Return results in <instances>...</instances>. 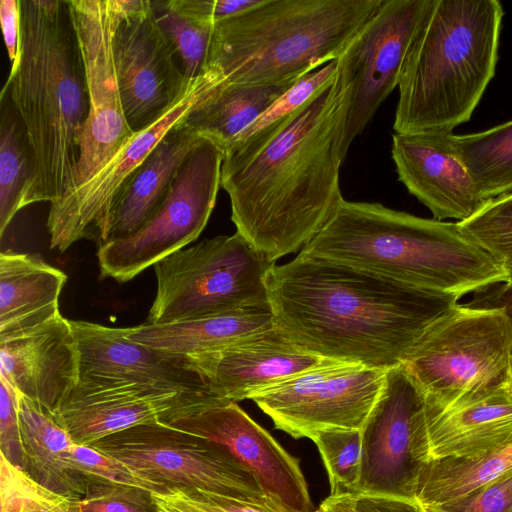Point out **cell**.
<instances>
[{"mask_svg": "<svg viewBox=\"0 0 512 512\" xmlns=\"http://www.w3.org/2000/svg\"><path fill=\"white\" fill-rule=\"evenodd\" d=\"M196 359L214 393L235 403L330 361L301 349L276 326Z\"/></svg>", "mask_w": 512, "mask_h": 512, "instance_id": "603a6c76", "label": "cell"}, {"mask_svg": "<svg viewBox=\"0 0 512 512\" xmlns=\"http://www.w3.org/2000/svg\"><path fill=\"white\" fill-rule=\"evenodd\" d=\"M161 423L225 447L258 479L266 495L292 512H315L299 460L237 403L201 402L166 415Z\"/></svg>", "mask_w": 512, "mask_h": 512, "instance_id": "9a60e30c", "label": "cell"}, {"mask_svg": "<svg viewBox=\"0 0 512 512\" xmlns=\"http://www.w3.org/2000/svg\"><path fill=\"white\" fill-rule=\"evenodd\" d=\"M24 127L34 180L25 205L70 189L89 113L84 67L67 1L21 0L20 46L3 87Z\"/></svg>", "mask_w": 512, "mask_h": 512, "instance_id": "3957f363", "label": "cell"}, {"mask_svg": "<svg viewBox=\"0 0 512 512\" xmlns=\"http://www.w3.org/2000/svg\"><path fill=\"white\" fill-rule=\"evenodd\" d=\"M275 327L270 307L241 309L166 324L128 328L127 336L140 344L190 357L224 350Z\"/></svg>", "mask_w": 512, "mask_h": 512, "instance_id": "484cf974", "label": "cell"}, {"mask_svg": "<svg viewBox=\"0 0 512 512\" xmlns=\"http://www.w3.org/2000/svg\"><path fill=\"white\" fill-rule=\"evenodd\" d=\"M0 377L54 415L79 380V349L69 320L55 319L0 341Z\"/></svg>", "mask_w": 512, "mask_h": 512, "instance_id": "44dd1931", "label": "cell"}, {"mask_svg": "<svg viewBox=\"0 0 512 512\" xmlns=\"http://www.w3.org/2000/svg\"><path fill=\"white\" fill-rule=\"evenodd\" d=\"M89 445L167 492L201 489L282 505L225 447L161 422L133 426Z\"/></svg>", "mask_w": 512, "mask_h": 512, "instance_id": "9c48e42d", "label": "cell"}, {"mask_svg": "<svg viewBox=\"0 0 512 512\" xmlns=\"http://www.w3.org/2000/svg\"><path fill=\"white\" fill-rule=\"evenodd\" d=\"M184 14L215 24L257 6L262 0H172Z\"/></svg>", "mask_w": 512, "mask_h": 512, "instance_id": "60d3db41", "label": "cell"}, {"mask_svg": "<svg viewBox=\"0 0 512 512\" xmlns=\"http://www.w3.org/2000/svg\"><path fill=\"white\" fill-rule=\"evenodd\" d=\"M0 458V512H69L71 499L48 490Z\"/></svg>", "mask_w": 512, "mask_h": 512, "instance_id": "e575fe53", "label": "cell"}, {"mask_svg": "<svg viewBox=\"0 0 512 512\" xmlns=\"http://www.w3.org/2000/svg\"><path fill=\"white\" fill-rule=\"evenodd\" d=\"M512 441V390L448 403L425 399L413 437V458L421 464L474 457Z\"/></svg>", "mask_w": 512, "mask_h": 512, "instance_id": "d6986e66", "label": "cell"}, {"mask_svg": "<svg viewBox=\"0 0 512 512\" xmlns=\"http://www.w3.org/2000/svg\"><path fill=\"white\" fill-rule=\"evenodd\" d=\"M267 292L275 326L298 347L384 371L460 299L301 254L271 268Z\"/></svg>", "mask_w": 512, "mask_h": 512, "instance_id": "7a4b0ae2", "label": "cell"}, {"mask_svg": "<svg viewBox=\"0 0 512 512\" xmlns=\"http://www.w3.org/2000/svg\"><path fill=\"white\" fill-rule=\"evenodd\" d=\"M315 512H319L318 508L316 509V511H315Z\"/></svg>", "mask_w": 512, "mask_h": 512, "instance_id": "7dc6e473", "label": "cell"}, {"mask_svg": "<svg viewBox=\"0 0 512 512\" xmlns=\"http://www.w3.org/2000/svg\"><path fill=\"white\" fill-rule=\"evenodd\" d=\"M223 158L222 149L203 138L180 166L152 217L132 235L99 246L101 277L127 282L196 240L216 203Z\"/></svg>", "mask_w": 512, "mask_h": 512, "instance_id": "30bf717a", "label": "cell"}, {"mask_svg": "<svg viewBox=\"0 0 512 512\" xmlns=\"http://www.w3.org/2000/svg\"><path fill=\"white\" fill-rule=\"evenodd\" d=\"M381 3L262 0L214 24L207 68L227 83H295L336 60Z\"/></svg>", "mask_w": 512, "mask_h": 512, "instance_id": "8992f818", "label": "cell"}, {"mask_svg": "<svg viewBox=\"0 0 512 512\" xmlns=\"http://www.w3.org/2000/svg\"><path fill=\"white\" fill-rule=\"evenodd\" d=\"M504 11L497 0H433L398 84L395 133H452L494 77Z\"/></svg>", "mask_w": 512, "mask_h": 512, "instance_id": "5b68a950", "label": "cell"}, {"mask_svg": "<svg viewBox=\"0 0 512 512\" xmlns=\"http://www.w3.org/2000/svg\"><path fill=\"white\" fill-rule=\"evenodd\" d=\"M512 473V441L484 454L433 461L418 466L410 499L441 505L465 498Z\"/></svg>", "mask_w": 512, "mask_h": 512, "instance_id": "f1b7e54d", "label": "cell"}, {"mask_svg": "<svg viewBox=\"0 0 512 512\" xmlns=\"http://www.w3.org/2000/svg\"><path fill=\"white\" fill-rule=\"evenodd\" d=\"M310 439L316 444L326 467L330 496L356 494L361 474V430H325Z\"/></svg>", "mask_w": 512, "mask_h": 512, "instance_id": "d6a6232c", "label": "cell"}, {"mask_svg": "<svg viewBox=\"0 0 512 512\" xmlns=\"http://www.w3.org/2000/svg\"><path fill=\"white\" fill-rule=\"evenodd\" d=\"M215 401L225 400L143 386L75 387L53 416L76 444L89 445L133 426L160 422L184 406Z\"/></svg>", "mask_w": 512, "mask_h": 512, "instance_id": "7402d4cb", "label": "cell"}, {"mask_svg": "<svg viewBox=\"0 0 512 512\" xmlns=\"http://www.w3.org/2000/svg\"><path fill=\"white\" fill-rule=\"evenodd\" d=\"M319 512H357L350 495L329 496L318 507Z\"/></svg>", "mask_w": 512, "mask_h": 512, "instance_id": "f6af8a7d", "label": "cell"}, {"mask_svg": "<svg viewBox=\"0 0 512 512\" xmlns=\"http://www.w3.org/2000/svg\"><path fill=\"white\" fill-rule=\"evenodd\" d=\"M417 508L418 512H512V473L457 501L417 504Z\"/></svg>", "mask_w": 512, "mask_h": 512, "instance_id": "f35d334b", "label": "cell"}, {"mask_svg": "<svg viewBox=\"0 0 512 512\" xmlns=\"http://www.w3.org/2000/svg\"><path fill=\"white\" fill-rule=\"evenodd\" d=\"M0 22L7 53L13 64L19 55L21 0L0 1Z\"/></svg>", "mask_w": 512, "mask_h": 512, "instance_id": "b9f144b4", "label": "cell"}, {"mask_svg": "<svg viewBox=\"0 0 512 512\" xmlns=\"http://www.w3.org/2000/svg\"><path fill=\"white\" fill-rule=\"evenodd\" d=\"M402 366L434 403L512 390V321L501 308L456 303L429 326Z\"/></svg>", "mask_w": 512, "mask_h": 512, "instance_id": "52a82bcc", "label": "cell"}, {"mask_svg": "<svg viewBox=\"0 0 512 512\" xmlns=\"http://www.w3.org/2000/svg\"><path fill=\"white\" fill-rule=\"evenodd\" d=\"M335 78L289 116L224 152L221 187L236 232L271 262L301 250L344 200V106Z\"/></svg>", "mask_w": 512, "mask_h": 512, "instance_id": "6da1fadb", "label": "cell"}, {"mask_svg": "<svg viewBox=\"0 0 512 512\" xmlns=\"http://www.w3.org/2000/svg\"><path fill=\"white\" fill-rule=\"evenodd\" d=\"M223 82L215 70L207 68L158 120L134 132L91 178L52 203L47 220L50 248L64 252L84 238L97 240L99 246L105 243L111 210L124 184L163 137Z\"/></svg>", "mask_w": 512, "mask_h": 512, "instance_id": "7c38bea8", "label": "cell"}, {"mask_svg": "<svg viewBox=\"0 0 512 512\" xmlns=\"http://www.w3.org/2000/svg\"><path fill=\"white\" fill-rule=\"evenodd\" d=\"M357 512H418L414 500L382 494L350 495Z\"/></svg>", "mask_w": 512, "mask_h": 512, "instance_id": "7bdbcfd3", "label": "cell"}, {"mask_svg": "<svg viewBox=\"0 0 512 512\" xmlns=\"http://www.w3.org/2000/svg\"><path fill=\"white\" fill-rule=\"evenodd\" d=\"M153 497L161 512H292L282 505L230 497L201 489L153 492Z\"/></svg>", "mask_w": 512, "mask_h": 512, "instance_id": "8d00e7d4", "label": "cell"}, {"mask_svg": "<svg viewBox=\"0 0 512 512\" xmlns=\"http://www.w3.org/2000/svg\"><path fill=\"white\" fill-rule=\"evenodd\" d=\"M478 307H494L505 310L512 321V283H504L469 303Z\"/></svg>", "mask_w": 512, "mask_h": 512, "instance_id": "ee69618b", "label": "cell"}, {"mask_svg": "<svg viewBox=\"0 0 512 512\" xmlns=\"http://www.w3.org/2000/svg\"><path fill=\"white\" fill-rule=\"evenodd\" d=\"M505 268L507 269L509 273V281L512 283V258H509L503 262Z\"/></svg>", "mask_w": 512, "mask_h": 512, "instance_id": "bcb514c9", "label": "cell"}, {"mask_svg": "<svg viewBox=\"0 0 512 512\" xmlns=\"http://www.w3.org/2000/svg\"><path fill=\"white\" fill-rule=\"evenodd\" d=\"M67 276L38 256L0 254V341L33 330L60 315Z\"/></svg>", "mask_w": 512, "mask_h": 512, "instance_id": "d4e9b609", "label": "cell"}, {"mask_svg": "<svg viewBox=\"0 0 512 512\" xmlns=\"http://www.w3.org/2000/svg\"><path fill=\"white\" fill-rule=\"evenodd\" d=\"M275 264L237 232L178 250L154 265L157 291L145 323L270 307L267 276Z\"/></svg>", "mask_w": 512, "mask_h": 512, "instance_id": "ba28073f", "label": "cell"}, {"mask_svg": "<svg viewBox=\"0 0 512 512\" xmlns=\"http://www.w3.org/2000/svg\"><path fill=\"white\" fill-rule=\"evenodd\" d=\"M182 121L163 137L122 187L111 210L105 243L132 235L152 217L180 166L204 138Z\"/></svg>", "mask_w": 512, "mask_h": 512, "instance_id": "cb8c5ba5", "label": "cell"}, {"mask_svg": "<svg viewBox=\"0 0 512 512\" xmlns=\"http://www.w3.org/2000/svg\"><path fill=\"white\" fill-rule=\"evenodd\" d=\"M114 36V61L122 107L133 132L158 120L190 81L155 23L149 0H124Z\"/></svg>", "mask_w": 512, "mask_h": 512, "instance_id": "e0dca14e", "label": "cell"}, {"mask_svg": "<svg viewBox=\"0 0 512 512\" xmlns=\"http://www.w3.org/2000/svg\"><path fill=\"white\" fill-rule=\"evenodd\" d=\"M67 2L89 99L88 118L69 193L100 170L134 132L124 115L114 61V36L124 14V0Z\"/></svg>", "mask_w": 512, "mask_h": 512, "instance_id": "4fadbf2b", "label": "cell"}, {"mask_svg": "<svg viewBox=\"0 0 512 512\" xmlns=\"http://www.w3.org/2000/svg\"><path fill=\"white\" fill-rule=\"evenodd\" d=\"M294 83L250 85L223 82L182 123L218 145L223 153Z\"/></svg>", "mask_w": 512, "mask_h": 512, "instance_id": "83f0119b", "label": "cell"}, {"mask_svg": "<svg viewBox=\"0 0 512 512\" xmlns=\"http://www.w3.org/2000/svg\"><path fill=\"white\" fill-rule=\"evenodd\" d=\"M69 512H161L151 490L87 480L85 495L71 500Z\"/></svg>", "mask_w": 512, "mask_h": 512, "instance_id": "d590c367", "label": "cell"}, {"mask_svg": "<svg viewBox=\"0 0 512 512\" xmlns=\"http://www.w3.org/2000/svg\"><path fill=\"white\" fill-rule=\"evenodd\" d=\"M457 223L468 239L502 263L512 258V192L489 200L473 216Z\"/></svg>", "mask_w": 512, "mask_h": 512, "instance_id": "836d02e7", "label": "cell"}, {"mask_svg": "<svg viewBox=\"0 0 512 512\" xmlns=\"http://www.w3.org/2000/svg\"><path fill=\"white\" fill-rule=\"evenodd\" d=\"M19 393L0 377V449L1 455L21 468V447L18 416Z\"/></svg>", "mask_w": 512, "mask_h": 512, "instance_id": "ab89813d", "label": "cell"}, {"mask_svg": "<svg viewBox=\"0 0 512 512\" xmlns=\"http://www.w3.org/2000/svg\"><path fill=\"white\" fill-rule=\"evenodd\" d=\"M424 394L402 365L386 371L381 392L362 429L361 474L356 494L410 499L418 468L413 458L415 422Z\"/></svg>", "mask_w": 512, "mask_h": 512, "instance_id": "ac0fdd59", "label": "cell"}, {"mask_svg": "<svg viewBox=\"0 0 512 512\" xmlns=\"http://www.w3.org/2000/svg\"><path fill=\"white\" fill-rule=\"evenodd\" d=\"M433 0H382L336 59V83L344 106L340 153L348 149L398 87L414 39Z\"/></svg>", "mask_w": 512, "mask_h": 512, "instance_id": "8fae6325", "label": "cell"}, {"mask_svg": "<svg viewBox=\"0 0 512 512\" xmlns=\"http://www.w3.org/2000/svg\"><path fill=\"white\" fill-rule=\"evenodd\" d=\"M69 322L79 349L76 387L143 386L224 400L212 390L196 357L137 343L127 336L128 328Z\"/></svg>", "mask_w": 512, "mask_h": 512, "instance_id": "2e32d148", "label": "cell"}, {"mask_svg": "<svg viewBox=\"0 0 512 512\" xmlns=\"http://www.w3.org/2000/svg\"><path fill=\"white\" fill-rule=\"evenodd\" d=\"M450 139L486 200L512 192V121L479 133H452Z\"/></svg>", "mask_w": 512, "mask_h": 512, "instance_id": "f546056e", "label": "cell"}, {"mask_svg": "<svg viewBox=\"0 0 512 512\" xmlns=\"http://www.w3.org/2000/svg\"><path fill=\"white\" fill-rule=\"evenodd\" d=\"M69 462L86 480H98L119 485L142 487L154 493H167L159 485L137 476L122 462L98 451L90 445L74 444Z\"/></svg>", "mask_w": 512, "mask_h": 512, "instance_id": "74e56055", "label": "cell"}, {"mask_svg": "<svg viewBox=\"0 0 512 512\" xmlns=\"http://www.w3.org/2000/svg\"><path fill=\"white\" fill-rule=\"evenodd\" d=\"M299 254L460 298L509 281L504 264L468 239L458 223L421 218L380 203L344 199Z\"/></svg>", "mask_w": 512, "mask_h": 512, "instance_id": "277c9868", "label": "cell"}, {"mask_svg": "<svg viewBox=\"0 0 512 512\" xmlns=\"http://www.w3.org/2000/svg\"><path fill=\"white\" fill-rule=\"evenodd\" d=\"M386 371L330 360L275 384L251 400L295 439L331 429L361 430Z\"/></svg>", "mask_w": 512, "mask_h": 512, "instance_id": "5bb4252c", "label": "cell"}, {"mask_svg": "<svg viewBox=\"0 0 512 512\" xmlns=\"http://www.w3.org/2000/svg\"><path fill=\"white\" fill-rule=\"evenodd\" d=\"M21 469L48 490L81 499L87 480L69 462L75 442L53 415L19 394Z\"/></svg>", "mask_w": 512, "mask_h": 512, "instance_id": "4316f807", "label": "cell"}, {"mask_svg": "<svg viewBox=\"0 0 512 512\" xmlns=\"http://www.w3.org/2000/svg\"><path fill=\"white\" fill-rule=\"evenodd\" d=\"M452 133H394L391 155L399 180L434 219L464 221L486 200L454 151Z\"/></svg>", "mask_w": 512, "mask_h": 512, "instance_id": "ffe728a7", "label": "cell"}, {"mask_svg": "<svg viewBox=\"0 0 512 512\" xmlns=\"http://www.w3.org/2000/svg\"><path fill=\"white\" fill-rule=\"evenodd\" d=\"M149 6L184 76L191 80L203 75L207 71L214 24L187 16L172 0H149Z\"/></svg>", "mask_w": 512, "mask_h": 512, "instance_id": "1f68e13d", "label": "cell"}, {"mask_svg": "<svg viewBox=\"0 0 512 512\" xmlns=\"http://www.w3.org/2000/svg\"><path fill=\"white\" fill-rule=\"evenodd\" d=\"M34 180L30 148L8 92L1 91L0 117V235L24 208Z\"/></svg>", "mask_w": 512, "mask_h": 512, "instance_id": "4dcf8cb0", "label": "cell"}]
</instances>
